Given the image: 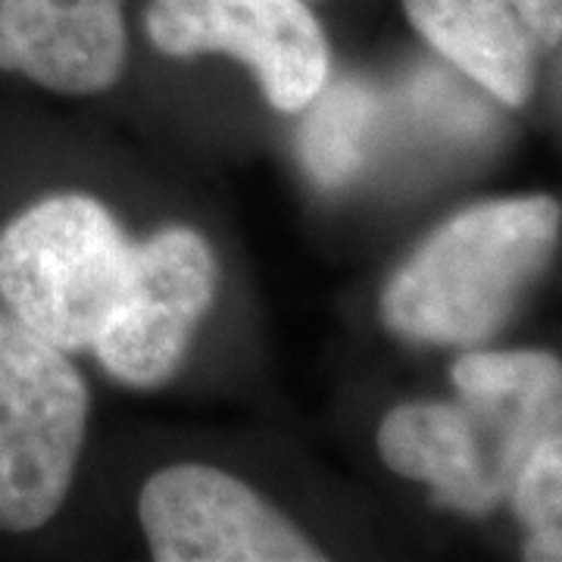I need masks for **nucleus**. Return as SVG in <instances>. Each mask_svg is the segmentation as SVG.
<instances>
[{"mask_svg":"<svg viewBox=\"0 0 562 562\" xmlns=\"http://www.w3.org/2000/svg\"><path fill=\"white\" fill-rule=\"evenodd\" d=\"M403 10L443 60L501 103L535 88V60L562 41V0H403Z\"/></svg>","mask_w":562,"mask_h":562,"instance_id":"6e6552de","label":"nucleus"},{"mask_svg":"<svg viewBox=\"0 0 562 562\" xmlns=\"http://www.w3.org/2000/svg\"><path fill=\"white\" fill-rule=\"evenodd\" d=\"M216 279V257L191 228H166L135 244L125 294L91 347L103 369L135 387L172 379L213 306Z\"/></svg>","mask_w":562,"mask_h":562,"instance_id":"423d86ee","label":"nucleus"},{"mask_svg":"<svg viewBox=\"0 0 562 562\" xmlns=\"http://www.w3.org/2000/svg\"><path fill=\"white\" fill-rule=\"evenodd\" d=\"M147 35L169 57H238L284 113L306 110L328 81V44L303 0H150Z\"/></svg>","mask_w":562,"mask_h":562,"instance_id":"39448f33","label":"nucleus"},{"mask_svg":"<svg viewBox=\"0 0 562 562\" xmlns=\"http://www.w3.org/2000/svg\"><path fill=\"white\" fill-rule=\"evenodd\" d=\"M120 0H0V69L50 91L94 94L120 79Z\"/></svg>","mask_w":562,"mask_h":562,"instance_id":"1a4fd4ad","label":"nucleus"},{"mask_svg":"<svg viewBox=\"0 0 562 562\" xmlns=\"http://www.w3.org/2000/svg\"><path fill=\"white\" fill-rule=\"evenodd\" d=\"M301 128V154L313 181L322 188H338L357 176L366 154V135L375 120L372 91L353 79L322 85L319 94L306 103Z\"/></svg>","mask_w":562,"mask_h":562,"instance_id":"9d476101","label":"nucleus"},{"mask_svg":"<svg viewBox=\"0 0 562 562\" xmlns=\"http://www.w3.org/2000/svg\"><path fill=\"white\" fill-rule=\"evenodd\" d=\"M509 501L525 528V560L562 562V431L531 453Z\"/></svg>","mask_w":562,"mask_h":562,"instance_id":"9b49d317","label":"nucleus"},{"mask_svg":"<svg viewBox=\"0 0 562 562\" xmlns=\"http://www.w3.org/2000/svg\"><path fill=\"white\" fill-rule=\"evenodd\" d=\"M553 198H503L462 210L384 288L391 331L422 344L491 338L560 244Z\"/></svg>","mask_w":562,"mask_h":562,"instance_id":"f03ea898","label":"nucleus"},{"mask_svg":"<svg viewBox=\"0 0 562 562\" xmlns=\"http://www.w3.org/2000/svg\"><path fill=\"white\" fill-rule=\"evenodd\" d=\"M135 244L85 194L29 206L0 232V301L60 350H91L120 306Z\"/></svg>","mask_w":562,"mask_h":562,"instance_id":"7ed1b4c3","label":"nucleus"},{"mask_svg":"<svg viewBox=\"0 0 562 562\" xmlns=\"http://www.w3.org/2000/svg\"><path fill=\"white\" fill-rule=\"evenodd\" d=\"M140 525L160 562H319L322 553L235 475L172 465L140 491Z\"/></svg>","mask_w":562,"mask_h":562,"instance_id":"0eeeda50","label":"nucleus"},{"mask_svg":"<svg viewBox=\"0 0 562 562\" xmlns=\"http://www.w3.org/2000/svg\"><path fill=\"white\" fill-rule=\"evenodd\" d=\"M88 387L66 350L0 310V528L47 525L85 441Z\"/></svg>","mask_w":562,"mask_h":562,"instance_id":"20e7f679","label":"nucleus"},{"mask_svg":"<svg viewBox=\"0 0 562 562\" xmlns=\"http://www.w3.org/2000/svg\"><path fill=\"white\" fill-rule=\"evenodd\" d=\"M453 403H403L379 428L382 460L469 516L509 501L531 453L562 431V362L541 350L465 353Z\"/></svg>","mask_w":562,"mask_h":562,"instance_id":"f257e3e1","label":"nucleus"}]
</instances>
